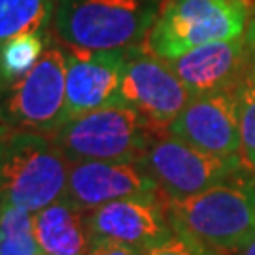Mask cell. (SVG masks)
Masks as SVG:
<instances>
[{
    "label": "cell",
    "instance_id": "6da1fadb",
    "mask_svg": "<svg viewBox=\"0 0 255 255\" xmlns=\"http://www.w3.org/2000/svg\"><path fill=\"white\" fill-rule=\"evenodd\" d=\"M172 229L221 255H233L255 238V176L238 174L185 199H164Z\"/></svg>",
    "mask_w": 255,
    "mask_h": 255
},
{
    "label": "cell",
    "instance_id": "7a4b0ae2",
    "mask_svg": "<svg viewBox=\"0 0 255 255\" xmlns=\"http://www.w3.org/2000/svg\"><path fill=\"white\" fill-rule=\"evenodd\" d=\"M70 163L46 132L0 121V199L38 212L64 199Z\"/></svg>",
    "mask_w": 255,
    "mask_h": 255
},
{
    "label": "cell",
    "instance_id": "3957f363",
    "mask_svg": "<svg viewBox=\"0 0 255 255\" xmlns=\"http://www.w3.org/2000/svg\"><path fill=\"white\" fill-rule=\"evenodd\" d=\"M163 0H55L53 28L66 46L125 49L142 46Z\"/></svg>",
    "mask_w": 255,
    "mask_h": 255
},
{
    "label": "cell",
    "instance_id": "277c9868",
    "mask_svg": "<svg viewBox=\"0 0 255 255\" xmlns=\"http://www.w3.org/2000/svg\"><path fill=\"white\" fill-rule=\"evenodd\" d=\"M248 0H163L144 47L164 61L193 47L244 36Z\"/></svg>",
    "mask_w": 255,
    "mask_h": 255
},
{
    "label": "cell",
    "instance_id": "5b68a950",
    "mask_svg": "<svg viewBox=\"0 0 255 255\" xmlns=\"http://www.w3.org/2000/svg\"><path fill=\"white\" fill-rule=\"evenodd\" d=\"M49 136L68 163H136L157 134L134 108L114 104L66 121Z\"/></svg>",
    "mask_w": 255,
    "mask_h": 255
},
{
    "label": "cell",
    "instance_id": "8992f818",
    "mask_svg": "<svg viewBox=\"0 0 255 255\" xmlns=\"http://www.w3.org/2000/svg\"><path fill=\"white\" fill-rule=\"evenodd\" d=\"M136 164L157 183L164 199L191 197L252 168L240 153H208L168 132L155 136Z\"/></svg>",
    "mask_w": 255,
    "mask_h": 255
},
{
    "label": "cell",
    "instance_id": "52a82bcc",
    "mask_svg": "<svg viewBox=\"0 0 255 255\" xmlns=\"http://www.w3.org/2000/svg\"><path fill=\"white\" fill-rule=\"evenodd\" d=\"M66 97V49L49 44L30 70L0 101V121L51 134L61 125Z\"/></svg>",
    "mask_w": 255,
    "mask_h": 255
},
{
    "label": "cell",
    "instance_id": "ba28073f",
    "mask_svg": "<svg viewBox=\"0 0 255 255\" xmlns=\"http://www.w3.org/2000/svg\"><path fill=\"white\" fill-rule=\"evenodd\" d=\"M189 101L191 95L168 61L144 46L125 47L121 102L136 110L153 134H164Z\"/></svg>",
    "mask_w": 255,
    "mask_h": 255
},
{
    "label": "cell",
    "instance_id": "9c48e42d",
    "mask_svg": "<svg viewBox=\"0 0 255 255\" xmlns=\"http://www.w3.org/2000/svg\"><path fill=\"white\" fill-rule=\"evenodd\" d=\"M125 49H82L66 46V97L61 125L121 102Z\"/></svg>",
    "mask_w": 255,
    "mask_h": 255
},
{
    "label": "cell",
    "instance_id": "30bf717a",
    "mask_svg": "<svg viewBox=\"0 0 255 255\" xmlns=\"http://www.w3.org/2000/svg\"><path fill=\"white\" fill-rule=\"evenodd\" d=\"M87 223L93 238L121 242L140 254L174 237L161 193L112 201L87 212Z\"/></svg>",
    "mask_w": 255,
    "mask_h": 255
},
{
    "label": "cell",
    "instance_id": "8fae6325",
    "mask_svg": "<svg viewBox=\"0 0 255 255\" xmlns=\"http://www.w3.org/2000/svg\"><path fill=\"white\" fill-rule=\"evenodd\" d=\"M166 132L208 153H240V121L235 91L191 97Z\"/></svg>",
    "mask_w": 255,
    "mask_h": 255
},
{
    "label": "cell",
    "instance_id": "7c38bea8",
    "mask_svg": "<svg viewBox=\"0 0 255 255\" xmlns=\"http://www.w3.org/2000/svg\"><path fill=\"white\" fill-rule=\"evenodd\" d=\"M161 193L157 183L136 163L121 161H78L68 166L64 201L91 212L112 201Z\"/></svg>",
    "mask_w": 255,
    "mask_h": 255
},
{
    "label": "cell",
    "instance_id": "4fadbf2b",
    "mask_svg": "<svg viewBox=\"0 0 255 255\" xmlns=\"http://www.w3.org/2000/svg\"><path fill=\"white\" fill-rule=\"evenodd\" d=\"M168 64L182 80L191 97L235 91L250 70V57L244 36L210 42L187 53L168 59Z\"/></svg>",
    "mask_w": 255,
    "mask_h": 255
},
{
    "label": "cell",
    "instance_id": "5bb4252c",
    "mask_svg": "<svg viewBox=\"0 0 255 255\" xmlns=\"http://www.w3.org/2000/svg\"><path fill=\"white\" fill-rule=\"evenodd\" d=\"M34 237L44 255H89L93 235L87 212L68 201L49 204L32 214Z\"/></svg>",
    "mask_w": 255,
    "mask_h": 255
},
{
    "label": "cell",
    "instance_id": "9a60e30c",
    "mask_svg": "<svg viewBox=\"0 0 255 255\" xmlns=\"http://www.w3.org/2000/svg\"><path fill=\"white\" fill-rule=\"evenodd\" d=\"M55 0H0V47L21 34L47 30Z\"/></svg>",
    "mask_w": 255,
    "mask_h": 255
},
{
    "label": "cell",
    "instance_id": "2e32d148",
    "mask_svg": "<svg viewBox=\"0 0 255 255\" xmlns=\"http://www.w3.org/2000/svg\"><path fill=\"white\" fill-rule=\"evenodd\" d=\"M49 46L47 30L28 32L13 38L0 47V83L13 85L40 61Z\"/></svg>",
    "mask_w": 255,
    "mask_h": 255
},
{
    "label": "cell",
    "instance_id": "e0dca14e",
    "mask_svg": "<svg viewBox=\"0 0 255 255\" xmlns=\"http://www.w3.org/2000/svg\"><path fill=\"white\" fill-rule=\"evenodd\" d=\"M240 121V155L255 170V74L248 70L235 89Z\"/></svg>",
    "mask_w": 255,
    "mask_h": 255
},
{
    "label": "cell",
    "instance_id": "ac0fdd59",
    "mask_svg": "<svg viewBox=\"0 0 255 255\" xmlns=\"http://www.w3.org/2000/svg\"><path fill=\"white\" fill-rule=\"evenodd\" d=\"M142 255H221L216 250L204 246L197 238L174 231V237L155 248H149Z\"/></svg>",
    "mask_w": 255,
    "mask_h": 255
},
{
    "label": "cell",
    "instance_id": "d6986e66",
    "mask_svg": "<svg viewBox=\"0 0 255 255\" xmlns=\"http://www.w3.org/2000/svg\"><path fill=\"white\" fill-rule=\"evenodd\" d=\"M42 250L38 246L34 231H21L4 235L0 242V255H40Z\"/></svg>",
    "mask_w": 255,
    "mask_h": 255
},
{
    "label": "cell",
    "instance_id": "ffe728a7",
    "mask_svg": "<svg viewBox=\"0 0 255 255\" xmlns=\"http://www.w3.org/2000/svg\"><path fill=\"white\" fill-rule=\"evenodd\" d=\"M89 255H142V254H140L138 250H134V248L121 244V242L93 238Z\"/></svg>",
    "mask_w": 255,
    "mask_h": 255
},
{
    "label": "cell",
    "instance_id": "44dd1931",
    "mask_svg": "<svg viewBox=\"0 0 255 255\" xmlns=\"http://www.w3.org/2000/svg\"><path fill=\"white\" fill-rule=\"evenodd\" d=\"M244 40H246L248 57H250V70L255 74V15H252L250 21H248Z\"/></svg>",
    "mask_w": 255,
    "mask_h": 255
},
{
    "label": "cell",
    "instance_id": "7402d4cb",
    "mask_svg": "<svg viewBox=\"0 0 255 255\" xmlns=\"http://www.w3.org/2000/svg\"><path fill=\"white\" fill-rule=\"evenodd\" d=\"M233 255H255V238L248 246H244L242 250H238L237 254H233Z\"/></svg>",
    "mask_w": 255,
    "mask_h": 255
},
{
    "label": "cell",
    "instance_id": "603a6c76",
    "mask_svg": "<svg viewBox=\"0 0 255 255\" xmlns=\"http://www.w3.org/2000/svg\"><path fill=\"white\" fill-rule=\"evenodd\" d=\"M4 240V233H2V229H0V242Z\"/></svg>",
    "mask_w": 255,
    "mask_h": 255
},
{
    "label": "cell",
    "instance_id": "cb8c5ba5",
    "mask_svg": "<svg viewBox=\"0 0 255 255\" xmlns=\"http://www.w3.org/2000/svg\"><path fill=\"white\" fill-rule=\"evenodd\" d=\"M2 208H4V201L0 199V212H2Z\"/></svg>",
    "mask_w": 255,
    "mask_h": 255
},
{
    "label": "cell",
    "instance_id": "d4e9b609",
    "mask_svg": "<svg viewBox=\"0 0 255 255\" xmlns=\"http://www.w3.org/2000/svg\"><path fill=\"white\" fill-rule=\"evenodd\" d=\"M40 255H44V254H40Z\"/></svg>",
    "mask_w": 255,
    "mask_h": 255
}]
</instances>
